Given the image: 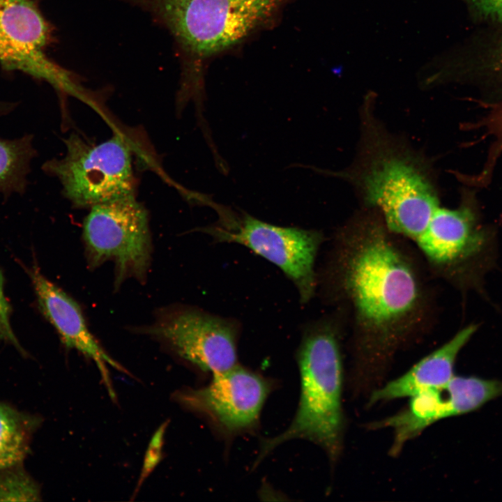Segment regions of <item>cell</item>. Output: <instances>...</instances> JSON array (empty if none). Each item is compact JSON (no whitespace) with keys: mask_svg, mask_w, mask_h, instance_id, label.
<instances>
[{"mask_svg":"<svg viewBox=\"0 0 502 502\" xmlns=\"http://www.w3.org/2000/svg\"><path fill=\"white\" fill-rule=\"evenodd\" d=\"M379 215L362 214L342 228L317 276L324 296L349 316L354 381L371 386L396 351L429 326L431 301L418 264Z\"/></svg>","mask_w":502,"mask_h":502,"instance_id":"6da1fadb","label":"cell"},{"mask_svg":"<svg viewBox=\"0 0 502 502\" xmlns=\"http://www.w3.org/2000/svg\"><path fill=\"white\" fill-rule=\"evenodd\" d=\"M342 328L325 318L305 328L296 353L301 391L295 416L278 435L264 440L255 464L278 446L305 439L320 446L331 464L342 452L345 420L342 404Z\"/></svg>","mask_w":502,"mask_h":502,"instance_id":"7a4b0ae2","label":"cell"},{"mask_svg":"<svg viewBox=\"0 0 502 502\" xmlns=\"http://www.w3.org/2000/svg\"><path fill=\"white\" fill-rule=\"evenodd\" d=\"M167 29L183 58L181 84H195L197 61L224 52L267 24L289 0H119Z\"/></svg>","mask_w":502,"mask_h":502,"instance_id":"3957f363","label":"cell"},{"mask_svg":"<svg viewBox=\"0 0 502 502\" xmlns=\"http://www.w3.org/2000/svg\"><path fill=\"white\" fill-rule=\"evenodd\" d=\"M63 142L65 155L45 162L42 168L59 180L73 206L90 208L135 195L132 150L123 135L96 144L72 132Z\"/></svg>","mask_w":502,"mask_h":502,"instance_id":"277c9868","label":"cell"},{"mask_svg":"<svg viewBox=\"0 0 502 502\" xmlns=\"http://www.w3.org/2000/svg\"><path fill=\"white\" fill-rule=\"evenodd\" d=\"M362 171L359 183L364 200L388 229L413 242L439 205L423 167L407 153L383 148Z\"/></svg>","mask_w":502,"mask_h":502,"instance_id":"5b68a950","label":"cell"},{"mask_svg":"<svg viewBox=\"0 0 502 502\" xmlns=\"http://www.w3.org/2000/svg\"><path fill=\"white\" fill-rule=\"evenodd\" d=\"M82 231L89 268L114 262L115 289L130 277L144 282L151 265V235L149 213L135 195L91 207Z\"/></svg>","mask_w":502,"mask_h":502,"instance_id":"8992f818","label":"cell"},{"mask_svg":"<svg viewBox=\"0 0 502 502\" xmlns=\"http://www.w3.org/2000/svg\"><path fill=\"white\" fill-rule=\"evenodd\" d=\"M136 330L160 341L181 359L213 375L238 365L240 324L234 319L177 305L160 309L151 324Z\"/></svg>","mask_w":502,"mask_h":502,"instance_id":"52a82bcc","label":"cell"},{"mask_svg":"<svg viewBox=\"0 0 502 502\" xmlns=\"http://www.w3.org/2000/svg\"><path fill=\"white\" fill-rule=\"evenodd\" d=\"M201 231L218 242L244 245L277 266L296 286L302 303L309 302L314 295L315 261L324 241L319 231L277 226L247 213L238 215L231 229L215 225Z\"/></svg>","mask_w":502,"mask_h":502,"instance_id":"ba28073f","label":"cell"},{"mask_svg":"<svg viewBox=\"0 0 502 502\" xmlns=\"http://www.w3.org/2000/svg\"><path fill=\"white\" fill-rule=\"evenodd\" d=\"M51 29L33 0H0V63L50 84L59 93L86 98L71 72L45 54Z\"/></svg>","mask_w":502,"mask_h":502,"instance_id":"9c48e42d","label":"cell"},{"mask_svg":"<svg viewBox=\"0 0 502 502\" xmlns=\"http://www.w3.org/2000/svg\"><path fill=\"white\" fill-rule=\"evenodd\" d=\"M271 390L266 379L236 365L213 375L206 386L176 392L174 398L185 409L206 418L220 431L236 434L256 426Z\"/></svg>","mask_w":502,"mask_h":502,"instance_id":"30bf717a","label":"cell"},{"mask_svg":"<svg viewBox=\"0 0 502 502\" xmlns=\"http://www.w3.org/2000/svg\"><path fill=\"white\" fill-rule=\"evenodd\" d=\"M487 242V235L478 227L470 207L448 208L439 204L413 244L431 268L450 275L478 257Z\"/></svg>","mask_w":502,"mask_h":502,"instance_id":"8fae6325","label":"cell"},{"mask_svg":"<svg viewBox=\"0 0 502 502\" xmlns=\"http://www.w3.org/2000/svg\"><path fill=\"white\" fill-rule=\"evenodd\" d=\"M41 312L56 329L68 349H75L93 360L112 399L116 395L108 366L129 372L100 346L87 325L79 304L33 266L28 270Z\"/></svg>","mask_w":502,"mask_h":502,"instance_id":"7c38bea8","label":"cell"},{"mask_svg":"<svg viewBox=\"0 0 502 502\" xmlns=\"http://www.w3.org/2000/svg\"><path fill=\"white\" fill-rule=\"evenodd\" d=\"M476 330L475 324L463 328L406 373L373 390L368 400L369 406L399 398H411L431 389L445 386L454 376V365L458 353Z\"/></svg>","mask_w":502,"mask_h":502,"instance_id":"4fadbf2b","label":"cell"},{"mask_svg":"<svg viewBox=\"0 0 502 502\" xmlns=\"http://www.w3.org/2000/svg\"><path fill=\"white\" fill-rule=\"evenodd\" d=\"M40 419L0 402V469L20 464Z\"/></svg>","mask_w":502,"mask_h":502,"instance_id":"5bb4252c","label":"cell"},{"mask_svg":"<svg viewBox=\"0 0 502 502\" xmlns=\"http://www.w3.org/2000/svg\"><path fill=\"white\" fill-rule=\"evenodd\" d=\"M33 136L0 138V194H22L28 183L31 163L36 155Z\"/></svg>","mask_w":502,"mask_h":502,"instance_id":"9a60e30c","label":"cell"},{"mask_svg":"<svg viewBox=\"0 0 502 502\" xmlns=\"http://www.w3.org/2000/svg\"><path fill=\"white\" fill-rule=\"evenodd\" d=\"M443 390L448 418L473 411L502 395V381L454 376Z\"/></svg>","mask_w":502,"mask_h":502,"instance_id":"2e32d148","label":"cell"},{"mask_svg":"<svg viewBox=\"0 0 502 502\" xmlns=\"http://www.w3.org/2000/svg\"><path fill=\"white\" fill-rule=\"evenodd\" d=\"M21 464L0 469V501H38V485Z\"/></svg>","mask_w":502,"mask_h":502,"instance_id":"e0dca14e","label":"cell"},{"mask_svg":"<svg viewBox=\"0 0 502 502\" xmlns=\"http://www.w3.org/2000/svg\"><path fill=\"white\" fill-rule=\"evenodd\" d=\"M488 133L494 137L493 148L489 155V167L502 151V104L496 105L482 123Z\"/></svg>","mask_w":502,"mask_h":502,"instance_id":"ac0fdd59","label":"cell"},{"mask_svg":"<svg viewBox=\"0 0 502 502\" xmlns=\"http://www.w3.org/2000/svg\"><path fill=\"white\" fill-rule=\"evenodd\" d=\"M10 307L5 296L3 278L0 271V339L14 346L21 353L24 351L15 335L10 321Z\"/></svg>","mask_w":502,"mask_h":502,"instance_id":"d6986e66","label":"cell"},{"mask_svg":"<svg viewBox=\"0 0 502 502\" xmlns=\"http://www.w3.org/2000/svg\"><path fill=\"white\" fill-rule=\"evenodd\" d=\"M474 15L488 22L502 24V0H465Z\"/></svg>","mask_w":502,"mask_h":502,"instance_id":"ffe728a7","label":"cell"},{"mask_svg":"<svg viewBox=\"0 0 502 502\" xmlns=\"http://www.w3.org/2000/svg\"><path fill=\"white\" fill-rule=\"evenodd\" d=\"M482 67L488 74L502 80V36L488 50Z\"/></svg>","mask_w":502,"mask_h":502,"instance_id":"44dd1931","label":"cell"},{"mask_svg":"<svg viewBox=\"0 0 502 502\" xmlns=\"http://www.w3.org/2000/svg\"><path fill=\"white\" fill-rule=\"evenodd\" d=\"M6 105L4 101L0 100V116L2 115L6 111Z\"/></svg>","mask_w":502,"mask_h":502,"instance_id":"7402d4cb","label":"cell"}]
</instances>
